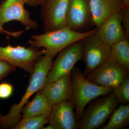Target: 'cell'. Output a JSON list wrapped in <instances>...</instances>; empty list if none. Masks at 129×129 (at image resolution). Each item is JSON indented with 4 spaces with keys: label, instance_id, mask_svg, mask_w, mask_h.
<instances>
[{
    "label": "cell",
    "instance_id": "cell-1",
    "mask_svg": "<svg viewBox=\"0 0 129 129\" xmlns=\"http://www.w3.org/2000/svg\"><path fill=\"white\" fill-rule=\"evenodd\" d=\"M52 58L44 55L39 58L31 73L29 84L25 94L19 102L11 106L7 114L1 116L0 127L3 128H14L19 122L22 110L29 99L45 86L47 76L53 64Z\"/></svg>",
    "mask_w": 129,
    "mask_h": 129
},
{
    "label": "cell",
    "instance_id": "cell-2",
    "mask_svg": "<svg viewBox=\"0 0 129 129\" xmlns=\"http://www.w3.org/2000/svg\"><path fill=\"white\" fill-rule=\"evenodd\" d=\"M96 28L85 32H78L66 27L31 36L29 40L30 46L44 48V55L53 58L61 51L77 42L83 40L95 34Z\"/></svg>",
    "mask_w": 129,
    "mask_h": 129
},
{
    "label": "cell",
    "instance_id": "cell-3",
    "mask_svg": "<svg viewBox=\"0 0 129 129\" xmlns=\"http://www.w3.org/2000/svg\"><path fill=\"white\" fill-rule=\"evenodd\" d=\"M73 86L72 101L78 123L80 121L85 108L89 103L98 97L112 92L113 88L104 87L92 83L84 75L80 70L74 68L71 72Z\"/></svg>",
    "mask_w": 129,
    "mask_h": 129
},
{
    "label": "cell",
    "instance_id": "cell-4",
    "mask_svg": "<svg viewBox=\"0 0 129 129\" xmlns=\"http://www.w3.org/2000/svg\"><path fill=\"white\" fill-rule=\"evenodd\" d=\"M119 102L112 92L102 96L83 112L78 123L80 129H95L101 126L117 107Z\"/></svg>",
    "mask_w": 129,
    "mask_h": 129
},
{
    "label": "cell",
    "instance_id": "cell-5",
    "mask_svg": "<svg viewBox=\"0 0 129 129\" xmlns=\"http://www.w3.org/2000/svg\"><path fill=\"white\" fill-rule=\"evenodd\" d=\"M44 50L40 51L37 47L25 48L21 46H0V59L31 73L35 64L42 56Z\"/></svg>",
    "mask_w": 129,
    "mask_h": 129
},
{
    "label": "cell",
    "instance_id": "cell-6",
    "mask_svg": "<svg viewBox=\"0 0 129 129\" xmlns=\"http://www.w3.org/2000/svg\"><path fill=\"white\" fill-rule=\"evenodd\" d=\"M47 76L46 85L71 73L83 57V40L75 42L59 52Z\"/></svg>",
    "mask_w": 129,
    "mask_h": 129
},
{
    "label": "cell",
    "instance_id": "cell-7",
    "mask_svg": "<svg viewBox=\"0 0 129 129\" xmlns=\"http://www.w3.org/2000/svg\"><path fill=\"white\" fill-rule=\"evenodd\" d=\"M83 40L82 59L85 64L83 74L87 77L110 58L111 46L102 41L94 34Z\"/></svg>",
    "mask_w": 129,
    "mask_h": 129
},
{
    "label": "cell",
    "instance_id": "cell-8",
    "mask_svg": "<svg viewBox=\"0 0 129 129\" xmlns=\"http://www.w3.org/2000/svg\"><path fill=\"white\" fill-rule=\"evenodd\" d=\"M69 0H44L40 6L41 17L45 32L67 27Z\"/></svg>",
    "mask_w": 129,
    "mask_h": 129
},
{
    "label": "cell",
    "instance_id": "cell-9",
    "mask_svg": "<svg viewBox=\"0 0 129 129\" xmlns=\"http://www.w3.org/2000/svg\"><path fill=\"white\" fill-rule=\"evenodd\" d=\"M129 70L110 57L86 77L98 85L114 88L124 80L129 75Z\"/></svg>",
    "mask_w": 129,
    "mask_h": 129
},
{
    "label": "cell",
    "instance_id": "cell-10",
    "mask_svg": "<svg viewBox=\"0 0 129 129\" xmlns=\"http://www.w3.org/2000/svg\"><path fill=\"white\" fill-rule=\"evenodd\" d=\"M24 0H5L0 4V27L12 21L20 22L27 30L36 29L39 24L30 17Z\"/></svg>",
    "mask_w": 129,
    "mask_h": 129
},
{
    "label": "cell",
    "instance_id": "cell-11",
    "mask_svg": "<svg viewBox=\"0 0 129 129\" xmlns=\"http://www.w3.org/2000/svg\"><path fill=\"white\" fill-rule=\"evenodd\" d=\"M73 102L66 100L52 107L48 117V123L53 129H76L78 128Z\"/></svg>",
    "mask_w": 129,
    "mask_h": 129
},
{
    "label": "cell",
    "instance_id": "cell-12",
    "mask_svg": "<svg viewBox=\"0 0 129 129\" xmlns=\"http://www.w3.org/2000/svg\"><path fill=\"white\" fill-rule=\"evenodd\" d=\"M94 34L102 41L110 46L127 38L119 11L106 19L99 27L96 28Z\"/></svg>",
    "mask_w": 129,
    "mask_h": 129
},
{
    "label": "cell",
    "instance_id": "cell-13",
    "mask_svg": "<svg viewBox=\"0 0 129 129\" xmlns=\"http://www.w3.org/2000/svg\"><path fill=\"white\" fill-rule=\"evenodd\" d=\"M67 19V27L75 30L92 21L89 0H69Z\"/></svg>",
    "mask_w": 129,
    "mask_h": 129
},
{
    "label": "cell",
    "instance_id": "cell-14",
    "mask_svg": "<svg viewBox=\"0 0 129 129\" xmlns=\"http://www.w3.org/2000/svg\"><path fill=\"white\" fill-rule=\"evenodd\" d=\"M41 90L52 106L63 101L72 100L73 86L71 73L46 85Z\"/></svg>",
    "mask_w": 129,
    "mask_h": 129
},
{
    "label": "cell",
    "instance_id": "cell-15",
    "mask_svg": "<svg viewBox=\"0 0 129 129\" xmlns=\"http://www.w3.org/2000/svg\"><path fill=\"white\" fill-rule=\"evenodd\" d=\"M92 21L98 28L112 14L119 12L125 6L120 0H89Z\"/></svg>",
    "mask_w": 129,
    "mask_h": 129
},
{
    "label": "cell",
    "instance_id": "cell-16",
    "mask_svg": "<svg viewBox=\"0 0 129 129\" xmlns=\"http://www.w3.org/2000/svg\"><path fill=\"white\" fill-rule=\"evenodd\" d=\"M52 106L45 95L40 90L31 101L27 102L23 107L22 113V118L30 117L40 115L48 117Z\"/></svg>",
    "mask_w": 129,
    "mask_h": 129
},
{
    "label": "cell",
    "instance_id": "cell-17",
    "mask_svg": "<svg viewBox=\"0 0 129 129\" xmlns=\"http://www.w3.org/2000/svg\"><path fill=\"white\" fill-rule=\"evenodd\" d=\"M108 122L102 129H121L129 124V104H120L109 117Z\"/></svg>",
    "mask_w": 129,
    "mask_h": 129
},
{
    "label": "cell",
    "instance_id": "cell-18",
    "mask_svg": "<svg viewBox=\"0 0 129 129\" xmlns=\"http://www.w3.org/2000/svg\"><path fill=\"white\" fill-rule=\"evenodd\" d=\"M129 39L125 38L111 46L110 58L129 70Z\"/></svg>",
    "mask_w": 129,
    "mask_h": 129
},
{
    "label": "cell",
    "instance_id": "cell-19",
    "mask_svg": "<svg viewBox=\"0 0 129 129\" xmlns=\"http://www.w3.org/2000/svg\"><path fill=\"white\" fill-rule=\"evenodd\" d=\"M48 123V117L40 115L30 117L22 118L13 128L14 129H42Z\"/></svg>",
    "mask_w": 129,
    "mask_h": 129
},
{
    "label": "cell",
    "instance_id": "cell-20",
    "mask_svg": "<svg viewBox=\"0 0 129 129\" xmlns=\"http://www.w3.org/2000/svg\"><path fill=\"white\" fill-rule=\"evenodd\" d=\"M121 104H128L129 103V76L122 83L113 88L112 92Z\"/></svg>",
    "mask_w": 129,
    "mask_h": 129
},
{
    "label": "cell",
    "instance_id": "cell-21",
    "mask_svg": "<svg viewBox=\"0 0 129 129\" xmlns=\"http://www.w3.org/2000/svg\"><path fill=\"white\" fill-rule=\"evenodd\" d=\"M122 25L124 29L126 37L129 38V7L124 6L119 11Z\"/></svg>",
    "mask_w": 129,
    "mask_h": 129
},
{
    "label": "cell",
    "instance_id": "cell-22",
    "mask_svg": "<svg viewBox=\"0 0 129 129\" xmlns=\"http://www.w3.org/2000/svg\"><path fill=\"white\" fill-rule=\"evenodd\" d=\"M16 68L9 63L0 59V81L15 71Z\"/></svg>",
    "mask_w": 129,
    "mask_h": 129
},
{
    "label": "cell",
    "instance_id": "cell-23",
    "mask_svg": "<svg viewBox=\"0 0 129 129\" xmlns=\"http://www.w3.org/2000/svg\"><path fill=\"white\" fill-rule=\"evenodd\" d=\"M13 87L11 84L8 83L0 84V99H7L12 94Z\"/></svg>",
    "mask_w": 129,
    "mask_h": 129
},
{
    "label": "cell",
    "instance_id": "cell-24",
    "mask_svg": "<svg viewBox=\"0 0 129 129\" xmlns=\"http://www.w3.org/2000/svg\"><path fill=\"white\" fill-rule=\"evenodd\" d=\"M27 30L26 28L24 30H18L16 31H10L9 30H6L3 28L0 27V33L1 34H5L9 36L17 38L21 36V35L26 31Z\"/></svg>",
    "mask_w": 129,
    "mask_h": 129
},
{
    "label": "cell",
    "instance_id": "cell-25",
    "mask_svg": "<svg viewBox=\"0 0 129 129\" xmlns=\"http://www.w3.org/2000/svg\"><path fill=\"white\" fill-rule=\"evenodd\" d=\"M44 0H24L26 5L33 7L40 6Z\"/></svg>",
    "mask_w": 129,
    "mask_h": 129
},
{
    "label": "cell",
    "instance_id": "cell-26",
    "mask_svg": "<svg viewBox=\"0 0 129 129\" xmlns=\"http://www.w3.org/2000/svg\"><path fill=\"white\" fill-rule=\"evenodd\" d=\"M123 3L125 6L129 7V0H120Z\"/></svg>",
    "mask_w": 129,
    "mask_h": 129
},
{
    "label": "cell",
    "instance_id": "cell-27",
    "mask_svg": "<svg viewBox=\"0 0 129 129\" xmlns=\"http://www.w3.org/2000/svg\"><path fill=\"white\" fill-rule=\"evenodd\" d=\"M43 129H53V128H52V127L51 125L50 124H49V125H48L46 127H44V128Z\"/></svg>",
    "mask_w": 129,
    "mask_h": 129
},
{
    "label": "cell",
    "instance_id": "cell-28",
    "mask_svg": "<svg viewBox=\"0 0 129 129\" xmlns=\"http://www.w3.org/2000/svg\"><path fill=\"white\" fill-rule=\"evenodd\" d=\"M2 116V114H1V113H0V124H1V119Z\"/></svg>",
    "mask_w": 129,
    "mask_h": 129
}]
</instances>
